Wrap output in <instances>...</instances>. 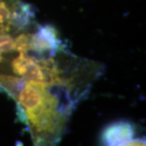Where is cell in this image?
I'll return each mask as SVG.
<instances>
[{"label":"cell","mask_w":146,"mask_h":146,"mask_svg":"<svg viewBox=\"0 0 146 146\" xmlns=\"http://www.w3.org/2000/svg\"><path fill=\"white\" fill-rule=\"evenodd\" d=\"M136 127L129 122L120 121L107 126L102 134V142L106 145H123L133 140Z\"/></svg>","instance_id":"obj_1"}]
</instances>
